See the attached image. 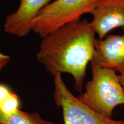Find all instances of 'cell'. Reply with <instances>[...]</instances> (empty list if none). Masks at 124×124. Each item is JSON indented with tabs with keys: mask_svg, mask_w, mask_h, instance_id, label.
Masks as SVG:
<instances>
[{
	"mask_svg": "<svg viewBox=\"0 0 124 124\" xmlns=\"http://www.w3.org/2000/svg\"><path fill=\"white\" fill-rule=\"evenodd\" d=\"M92 79L85 85V91L78 98L92 110L112 118L114 109L124 105V89L119 75L112 70L90 62Z\"/></svg>",
	"mask_w": 124,
	"mask_h": 124,
	"instance_id": "2",
	"label": "cell"
},
{
	"mask_svg": "<svg viewBox=\"0 0 124 124\" xmlns=\"http://www.w3.org/2000/svg\"><path fill=\"white\" fill-rule=\"evenodd\" d=\"M91 62L124 76V35H111L96 39Z\"/></svg>",
	"mask_w": 124,
	"mask_h": 124,
	"instance_id": "5",
	"label": "cell"
},
{
	"mask_svg": "<svg viewBox=\"0 0 124 124\" xmlns=\"http://www.w3.org/2000/svg\"><path fill=\"white\" fill-rule=\"evenodd\" d=\"M95 33L86 19L59 28L42 38L37 59L51 75L71 74L82 93L87 65L93 59Z\"/></svg>",
	"mask_w": 124,
	"mask_h": 124,
	"instance_id": "1",
	"label": "cell"
},
{
	"mask_svg": "<svg viewBox=\"0 0 124 124\" xmlns=\"http://www.w3.org/2000/svg\"><path fill=\"white\" fill-rule=\"evenodd\" d=\"M51 0H21L19 7L6 18L5 32L18 37L27 36L31 29V24L39 12Z\"/></svg>",
	"mask_w": 124,
	"mask_h": 124,
	"instance_id": "7",
	"label": "cell"
},
{
	"mask_svg": "<svg viewBox=\"0 0 124 124\" xmlns=\"http://www.w3.org/2000/svg\"><path fill=\"white\" fill-rule=\"evenodd\" d=\"M102 0H55L41 9L34 18L31 29L41 38L69 23L90 13Z\"/></svg>",
	"mask_w": 124,
	"mask_h": 124,
	"instance_id": "3",
	"label": "cell"
},
{
	"mask_svg": "<svg viewBox=\"0 0 124 124\" xmlns=\"http://www.w3.org/2000/svg\"><path fill=\"white\" fill-rule=\"evenodd\" d=\"M119 79H120L121 83L122 86L124 89V76L119 75Z\"/></svg>",
	"mask_w": 124,
	"mask_h": 124,
	"instance_id": "11",
	"label": "cell"
},
{
	"mask_svg": "<svg viewBox=\"0 0 124 124\" xmlns=\"http://www.w3.org/2000/svg\"><path fill=\"white\" fill-rule=\"evenodd\" d=\"M0 124H55L44 120L37 113H28L18 110L15 113L6 114L0 110Z\"/></svg>",
	"mask_w": 124,
	"mask_h": 124,
	"instance_id": "8",
	"label": "cell"
},
{
	"mask_svg": "<svg viewBox=\"0 0 124 124\" xmlns=\"http://www.w3.org/2000/svg\"><path fill=\"white\" fill-rule=\"evenodd\" d=\"M54 76V100L62 108L64 124H124V120L108 118L92 110L71 93L61 74Z\"/></svg>",
	"mask_w": 124,
	"mask_h": 124,
	"instance_id": "4",
	"label": "cell"
},
{
	"mask_svg": "<svg viewBox=\"0 0 124 124\" xmlns=\"http://www.w3.org/2000/svg\"><path fill=\"white\" fill-rule=\"evenodd\" d=\"M20 100L16 93L12 92L10 95L0 103V110L6 114L15 113L20 110Z\"/></svg>",
	"mask_w": 124,
	"mask_h": 124,
	"instance_id": "9",
	"label": "cell"
},
{
	"mask_svg": "<svg viewBox=\"0 0 124 124\" xmlns=\"http://www.w3.org/2000/svg\"><path fill=\"white\" fill-rule=\"evenodd\" d=\"M90 14V25L100 39L118 27H124V0H102Z\"/></svg>",
	"mask_w": 124,
	"mask_h": 124,
	"instance_id": "6",
	"label": "cell"
},
{
	"mask_svg": "<svg viewBox=\"0 0 124 124\" xmlns=\"http://www.w3.org/2000/svg\"><path fill=\"white\" fill-rule=\"evenodd\" d=\"M10 60V57L0 52V72L9 64Z\"/></svg>",
	"mask_w": 124,
	"mask_h": 124,
	"instance_id": "10",
	"label": "cell"
}]
</instances>
